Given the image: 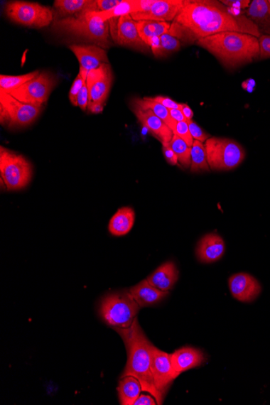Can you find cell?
I'll use <instances>...</instances> for the list:
<instances>
[{
  "label": "cell",
  "mask_w": 270,
  "mask_h": 405,
  "mask_svg": "<svg viewBox=\"0 0 270 405\" xmlns=\"http://www.w3.org/2000/svg\"><path fill=\"white\" fill-rule=\"evenodd\" d=\"M132 107H138L144 110L152 111V112L158 117H160V119L171 129L173 134L175 133L178 122L172 119L171 115L169 114L168 109L155 102L153 98H135L132 101Z\"/></svg>",
  "instance_id": "cell-25"
},
{
  "label": "cell",
  "mask_w": 270,
  "mask_h": 405,
  "mask_svg": "<svg viewBox=\"0 0 270 405\" xmlns=\"http://www.w3.org/2000/svg\"><path fill=\"white\" fill-rule=\"evenodd\" d=\"M187 123L188 125H189L190 131L193 139L203 144L204 142H207V140L210 138V134L205 133L196 122L192 120Z\"/></svg>",
  "instance_id": "cell-34"
},
{
  "label": "cell",
  "mask_w": 270,
  "mask_h": 405,
  "mask_svg": "<svg viewBox=\"0 0 270 405\" xmlns=\"http://www.w3.org/2000/svg\"><path fill=\"white\" fill-rule=\"evenodd\" d=\"M134 114L139 122L153 135L162 144H169L173 137V132L160 117L151 110H144L132 107Z\"/></svg>",
  "instance_id": "cell-17"
},
{
  "label": "cell",
  "mask_w": 270,
  "mask_h": 405,
  "mask_svg": "<svg viewBox=\"0 0 270 405\" xmlns=\"http://www.w3.org/2000/svg\"><path fill=\"white\" fill-rule=\"evenodd\" d=\"M170 145H171L176 155H177L178 162L181 166L185 168H190L191 166L192 148L176 134L173 135Z\"/></svg>",
  "instance_id": "cell-30"
},
{
  "label": "cell",
  "mask_w": 270,
  "mask_h": 405,
  "mask_svg": "<svg viewBox=\"0 0 270 405\" xmlns=\"http://www.w3.org/2000/svg\"><path fill=\"white\" fill-rule=\"evenodd\" d=\"M0 175L7 190H21L31 180L32 166L25 157L1 146Z\"/></svg>",
  "instance_id": "cell-7"
},
{
  "label": "cell",
  "mask_w": 270,
  "mask_h": 405,
  "mask_svg": "<svg viewBox=\"0 0 270 405\" xmlns=\"http://www.w3.org/2000/svg\"><path fill=\"white\" fill-rule=\"evenodd\" d=\"M174 134L178 135V137L185 141L188 146L192 148L195 139L192 137L189 125H188L186 122H178L177 129H176Z\"/></svg>",
  "instance_id": "cell-33"
},
{
  "label": "cell",
  "mask_w": 270,
  "mask_h": 405,
  "mask_svg": "<svg viewBox=\"0 0 270 405\" xmlns=\"http://www.w3.org/2000/svg\"><path fill=\"white\" fill-rule=\"evenodd\" d=\"M151 369L157 389L164 399L173 381L178 377L173 366L171 355L154 345L152 348Z\"/></svg>",
  "instance_id": "cell-11"
},
{
  "label": "cell",
  "mask_w": 270,
  "mask_h": 405,
  "mask_svg": "<svg viewBox=\"0 0 270 405\" xmlns=\"http://www.w3.org/2000/svg\"><path fill=\"white\" fill-rule=\"evenodd\" d=\"M196 44L227 68H236L260 56L259 38L248 33L224 32L198 40Z\"/></svg>",
  "instance_id": "cell-3"
},
{
  "label": "cell",
  "mask_w": 270,
  "mask_h": 405,
  "mask_svg": "<svg viewBox=\"0 0 270 405\" xmlns=\"http://www.w3.org/2000/svg\"><path fill=\"white\" fill-rule=\"evenodd\" d=\"M225 252L224 239L219 234L210 233L205 234L199 242L196 255L199 261L213 263L220 260Z\"/></svg>",
  "instance_id": "cell-18"
},
{
  "label": "cell",
  "mask_w": 270,
  "mask_h": 405,
  "mask_svg": "<svg viewBox=\"0 0 270 405\" xmlns=\"http://www.w3.org/2000/svg\"><path fill=\"white\" fill-rule=\"evenodd\" d=\"M92 114H101L103 112L104 104L102 103H90L87 107Z\"/></svg>",
  "instance_id": "cell-43"
},
{
  "label": "cell",
  "mask_w": 270,
  "mask_h": 405,
  "mask_svg": "<svg viewBox=\"0 0 270 405\" xmlns=\"http://www.w3.org/2000/svg\"><path fill=\"white\" fill-rule=\"evenodd\" d=\"M135 220V213L131 207H122L110 220L109 231L113 236L122 237L131 231Z\"/></svg>",
  "instance_id": "cell-24"
},
{
  "label": "cell",
  "mask_w": 270,
  "mask_h": 405,
  "mask_svg": "<svg viewBox=\"0 0 270 405\" xmlns=\"http://www.w3.org/2000/svg\"><path fill=\"white\" fill-rule=\"evenodd\" d=\"M90 96L89 90H87V86L86 81L85 82L83 87L80 90L78 96V107L83 111H86L87 108L89 107Z\"/></svg>",
  "instance_id": "cell-39"
},
{
  "label": "cell",
  "mask_w": 270,
  "mask_h": 405,
  "mask_svg": "<svg viewBox=\"0 0 270 405\" xmlns=\"http://www.w3.org/2000/svg\"><path fill=\"white\" fill-rule=\"evenodd\" d=\"M181 111L185 117L186 122L192 121L193 117V112L189 105L183 104V107H182Z\"/></svg>",
  "instance_id": "cell-44"
},
{
  "label": "cell",
  "mask_w": 270,
  "mask_h": 405,
  "mask_svg": "<svg viewBox=\"0 0 270 405\" xmlns=\"http://www.w3.org/2000/svg\"><path fill=\"white\" fill-rule=\"evenodd\" d=\"M131 295L140 308L154 306L168 296V291H162L148 283V280L141 281L131 287Z\"/></svg>",
  "instance_id": "cell-20"
},
{
  "label": "cell",
  "mask_w": 270,
  "mask_h": 405,
  "mask_svg": "<svg viewBox=\"0 0 270 405\" xmlns=\"http://www.w3.org/2000/svg\"><path fill=\"white\" fill-rule=\"evenodd\" d=\"M188 0H154L150 9L142 13L131 14L134 21H152L158 22H171L185 7Z\"/></svg>",
  "instance_id": "cell-13"
},
{
  "label": "cell",
  "mask_w": 270,
  "mask_h": 405,
  "mask_svg": "<svg viewBox=\"0 0 270 405\" xmlns=\"http://www.w3.org/2000/svg\"><path fill=\"white\" fill-rule=\"evenodd\" d=\"M162 145L163 153L164 157H166L167 162L169 164H171V166H177V164L179 163L178 158L177 155H176L171 145H170V143Z\"/></svg>",
  "instance_id": "cell-37"
},
{
  "label": "cell",
  "mask_w": 270,
  "mask_h": 405,
  "mask_svg": "<svg viewBox=\"0 0 270 405\" xmlns=\"http://www.w3.org/2000/svg\"><path fill=\"white\" fill-rule=\"evenodd\" d=\"M269 4L270 5V0H268Z\"/></svg>",
  "instance_id": "cell-45"
},
{
  "label": "cell",
  "mask_w": 270,
  "mask_h": 405,
  "mask_svg": "<svg viewBox=\"0 0 270 405\" xmlns=\"http://www.w3.org/2000/svg\"><path fill=\"white\" fill-rule=\"evenodd\" d=\"M207 161L214 171H229L237 168L244 161L245 151L237 141L210 137L205 144Z\"/></svg>",
  "instance_id": "cell-6"
},
{
  "label": "cell",
  "mask_w": 270,
  "mask_h": 405,
  "mask_svg": "<svg viewBox=\"0 0 270 405\" xmlns=\"http://www.w3.org/2000/svg\"><path fill=\"white\" fill-rule=\"evenodd\" d=\"M161 57L178 51L180 48V40L169 33L161 37Z\"/></svg>",
  "instance_id": "cell-32"
},
{
  "label": "cell",
  "mask_w": 270,
  "mask_h": 405,
  "mask_svg": "<svg viewBox=\"0 0 270 405\" xmlns=\"http://www.w3.org/2000/svg\"><path fill=\"white\" fill-rule=\"evenodd\" d=\"M112 36L117 44L123 46L131 47L139 50H145L149 47L140 38L136 21L133 20L131 15L120 17Z\"/></svg>",
  "instance_id": "cell-15"
},
{
  "label": "cell",
  "mask_w": 270,
  "mask_h": 405,
  "mask_svg": "<svg viewBox=\"0 0 270 405\" xmlns=\"http://www.w3.org/2000/svg\"><path fill=\"white\" fill-rule=\"evenodd\" d=\"M69 49L72 50L80 63L81 69L90 72L109 63L107 51L97 45H70Z\"/></svg>",
  "instance_id": "cell-16"
},
{
  "label": "cell",
  "mask_w": 270,
  "mask_h": 405,
  "mask_svg": "<svg viewBox=\"0 0 270 405\" xmlns=\"http://www.w3.org/2000/svg\"><path fill=\"white\" fill-rule=\"evenodd\" d=\"M124 342L127 351V363L121 377L131 375L139 380L143 392H148L156 398L157 404H163L164 399L158 391L152 374V344L145 335L136 319L127 328H116Z\"/></svg>",
  "instance_id": "cell-2"
},
{
  "label": "cell",
  "mask_w": 270,
  "mask_h": 405,
  "mask_svg": "<svg viewBox=\"0 0 270 405\" xmlns=\"http://www.w3.org/2000/svg\"><path fill=\"white\" fill-rule=\"evenodd\" d=\"M55 85L56 80L54 76L47 72H42L18 89L8 93L23 103L43 107V104L48 101Z\"/></svg>",
  "instance_id": "cell-10"
},
{
  "label": "cell",
  "mask_w": 270,
  "mask_h": 405,
  "mask_svg": "<svg viewBox=\"0 0 270 405\" xmlns=\"http://www.w3.org/2000/svg\"><path fill=\"white\" fill-rule=\"evenodd\" d=\"M139 36L148 45L149 40L155 37H161L169 32L171 23L152 21H136Z\"/></svg>",
  "instance_id": "cell-27"
},
{
  "label": "cell",
  "mask_w": 270,
  "mask_h": 405,
  "mask_svg": "<svg viewBox=\"0 0 270 405\" xmlns=\"http://www.w3.org/2000/svg\"><path fill=\"white\" fill-rule=\"evenodd\" d=\"M114 76L109 63L103 64L87 72L86 84L89 90L90 103L104 104L112 87Z\"/></svg>",
  "instance_id": "cell-12"
},
{
  "label": "cell",
  "mask_w": 270,
  "mask_h": 405,
  "mask_svg": "<svg viewBox=\"0 0 270 405\" xmlns=\"http://www.w3.org/2000/svg\"><path fill=\"white\" fill-rule=\"evenodd\" d=\"M52 28L56 33L89 40L102 48L109 49L110 46L109 21L99 20L90 11L56 20Z\"/></svg>",
  "instance_id": "cell-4"
},
{
  "label": "cell",
  "mask_w": 270,
  "mask_h": 405,
  "mask_svg": "<svg viewBox=\"0 0 270 405\" xmlns=\"http://www.w3.org/2000/svg\"><path fill=\"white\" fill-rule=\"evenodd\" d=\"M143 391L142 385L137 378L128 375L121 377L119 385L117 387L119 401L122 405H134L135 401Z\"/></svg>",
  "instance_id": "cell-26"
},
{
  "label": "cell",
  "mask_w": 270,
  "mask_h": 405,
  "mask_svg": "<svg viewBox=\"0 0 270 405\" xmlns=\"http://www.w3.org/2000/svg\"><path fill=\"white\" fill-rule=\"evenodd\" d=\"M139 310L130 291H122L104 297L99 304V314L109 327L127 328L137 318Z\"/></svg>",
  "instance_id": "cell-5"
},
{
  "label": "cell",
  "mask_w": 270,
  "mask_h": 405,
  "mask_svg": "<svg viewBox=\"0 0 270 405\" xmlns=\"http://www.w3.org/2000/svg\"><path fill=\"white\" fill-rule=\"evenodd\" d=\"M220 2L227 8L236 10L247 9L251 4L249 0H222Z\"/></svg>",
  "instance_id": "cell-38"
},
{
  "label": "cell",
  "mask_w": 270,
  "mask_h": 405,
  "mask_svg": "<svg viewBox=\"0 0 270 405\" xmlns=\"http://www.w3.org/2000/svg\"><path fill=\"white\" fill-rule=\"evenodd\" d=\"M156 398L148 395H140L134 405H156Z\"/></svg>",
  "instance_id": "cell-41"
},
{
  "label": "cell",
  "mask_w": 270,
  "mask_h": 405,
  "mask_svg": "<svg viewBox=\"0 0 270 405\" xmlns=\"http://www.w3.org/2000/svg\"><path fill=\"white\" fill-rule=\"evenodd\" d=\"M54 8L58 13V19L74 16L86 11H98L97 0H56Z\"/></svg>",
  "instance_id": "cell-23"
},
{
  "label": "cell",
  "mask_w": 270,
  "mask_h": 405,
  "mask_svg": "<svg viewBox=\"0 0 270 405\" xmlns=\"http://www.w3.org/2000/svg\"><path fill=\"white\" fill-rule=\"evenodd\" d=\"M39 74L38 70H35L31 73L16 76L1 75H0V92L8 93L18 89L27 82L36 77Z\"/></svg>",
  "instance_id": "cell-29"
},
{
  "label": "cell",
  "mask_w": 270,
  "mask_h": 405,
  "mask_svg": "<svg viewBox=\"0 0 270 405\" xmlns=\"http://www.w3.org/2000/svg\"><path fill=\"white\" fill-rule=\"evenodd\" d=\"M123 0H97L98 11H107L117 7Z\"/></svg>",
  "instance_id": "cell-40"
},
{
  "label": "cell",
  "mask_w": 270,
  "mask_h": 405,
  "mask_svg": "<svg viewBox=\"0 0 270 405\" xmlns=\"http://www.w3.org/2000/svg\"><path fill=\"white\" fill-rule=\"evenodd\" d=\"M153 98L154 101L163 105V107L168 109H181L183 104L176 102L171 98L163 96H156Z\"/></svg>",
  "instance_id": "cell-35"
},
{
  "label": "cell",
  "mask_w": 270,
  "mask_h": 405,
  "mask_svg": "<svg viewBox=\"0 0 270 405\" xmlns=\"http://www.w3.org/2000/svg\"><path fill=\"white\" fill-rule=\"evenodd\" d=\"M190 167L192 173L207 172L210 169L205 145L197 140L192 146Z\"/></svg>",
  "instance_id": "cell-28"
},
{
  "label": "cell",
  "mask_w": 270,
  "mask_h": 405,
  "mask_svg": "<svg viewBox=\"0 0 270 405\" xmlns=\"http://www.w3.org/2000/svg\"><path fill=\"white\" fill-rule=\"evenodd\" d=\"M43 107L23 103L9 93L0 92V121L9 127H21L31 125Z\"/></svg>",
  "instance_id": "cell-9"
},
{
  "label": "cell",
  "mask_w": 270,
  "mask_h": 405,
  "mask_svg": "<svg viewBox=\"0 0 270 405\" xmlns=\"http://www.w3.org/2000/svg\"><path fill=\"white\" fill-rule=\"evenodd\" d=\"M170 355L173 368L178 377L181 373L190 369L202 366L207 360L202 350L193 347L179 349Z\"/></svg>",
  "instance_id": "cell-19"
},
{
  "label": "cell",
  "mask_w": 270,
  "mask_h": 405,
  "mask_svg": "<svg viewBox=\"0 0 270 405\" xmlns=\"http://www.w3.org/2000/svg\"><path fill=\"white\" fill-rule=\"evenodd\" d=\"M246 16L255 23L261 35L270 37V5L268 0L252 1Z\"/></svg>",
  "instance_id": "cell-22"
},
{
  "label": "cell",
  "mask_w": 270,
  "mask_h": 405,
  "mask_svg": "<svg viewBox=\"0 0 270 405\" xmlns=\"http://www.w3.org/2000/svg\"><path fill=\"white\" fill-rule=\"evenodd\" d=\"M224 32L248 33L259 38L261 34L245 15L234 13L221 2L189 1L171 23L169 33L180 42L196 43L198 40Z\"/></svg>",
  "instance_id": "cell-1"
},
{
  "label": "cell",
  "mask_w": 270,
  "mask_h": 405,
  "mask_svg": "<svg viewBox=\"0 0 270 405\" xmlns=\"http://www.w3.org/2000/svg\"><path fill=\"white\" fill-rule=\"evenodd\" d=\"M232 296L239 302H254L261 292V286L249 274L239 273L232 276L228 281Z\"/></svg>",
  "instance_id": "cell-14"
},
{
  "label": "cell",
  "mask_w": 270,
  "mask_h": 405,
  "mask_svg": "<svg viewBox=\"0 0 270 405\" xmlns=\"http://www.w3.org/2000/svg\"><path fill=\"white\" fill-rule=\"evenodd\" d=\"M87 72L80 68V73L76 76L73 82L72 87L69 92V99L74 107H78V96L82 87H83L85 82L87 80Z\"/></svg>",
  "instance_id": "cell-31"
},
{
  "label": "cell",
  "mask_w": 270,
  "mask_h": 405,
  "mask_svg": "<svg viewBox=\"0 0 270 405\" xmlns=\"http://www.w3.org/2000/svg\"><path fill=\"white\" fill-rule=\"evenodd\" d=\"M5 14L9 18L19 25L28 27L44 28L54 21V13L38 3L10 1L6 4Z\"/></svg>",
  "instance_id": "cell-8"
},
{
  "label": "cell",
  "mask_w": 270,
  "mask_h": 405,
  "mask_svg": "<svg viewBox=\"0 0 270 405\" xmlns=\"http://www.w3.org/2000/svg\"><path fill=\"white\" fill-rule=\"evenodd\" d=\"M259 43L261 60L270 58V37L266 36V35H261L259 38Z\"/></svg>",
  "instance_id": "cell-36"
},
{
  "label": "cell",
  "mask_w": 270,
  "mask_h": 405,
  "mask_svg": "<svg viewBox=\"0 0 270 405\" xmlns=\"http://www.w3.org/2000/svg\"><path fill=\"white\" fill-rule=\"evenodd\" d=\"M179 278V271L173 261L163 264L148 278V283L162 291L173 288Z\"/></svg>",
  "instance_id": "cell-21"
},
{
  "label": "cell",
  "mask_w": 270,
  "mask_h": 405,
  "mask_svg": "<svg viewBox=\"0 0 270 405\" xmlns=\"http://www.w3.org/2000/svg\"><path fill=\"white\" fill-rule=\"evenodd\" d=\"M168 111L172 119L176 122H186L185 117L183 113H182L181 109H168Z\"/></svg>",
  "instance_id": "cell-42"
}]
</instances>
